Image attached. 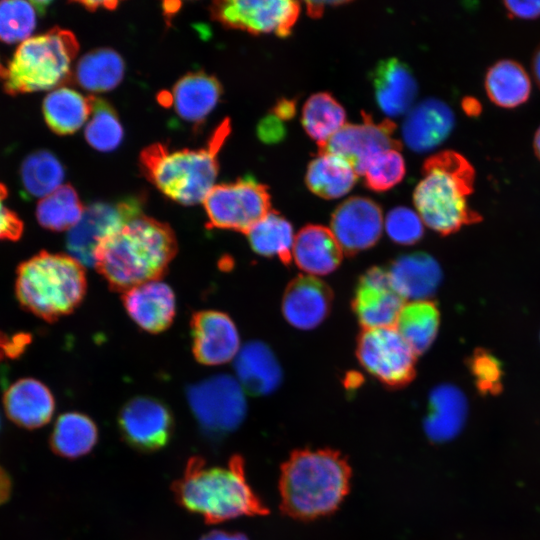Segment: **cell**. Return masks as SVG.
Returning <instances> with one entry per match:
<instances>
[{
  "label": "cell",
  "instance_id": "cell-35",
  "mask_svg": "<svg viewBox=\"0 0 540 540\" xmlns=\"http://www.w3.org/2000/svg\"><path fill=\"white\" fill-rule=\"evenodd\" d=\"M84 209L76 190L70 185H62L40 199L36 218L45 229L61 232L72 229L81 219Z\"/></svg>",
  "mask_w": 540,
  "mask_h": 540
},
{
  "label": "cell",
  "instance_id": "cell-19",
  "mask_svg": "<svg viewBox=\"0 0 540 540\" xmlns=\"http://www.w3.org/2000/svg\"><path fill=\"white\" fill-rule=\"evenodd\" d=\"M122 302L132 320L153 334L169 328L176 313L174 292L160 280L149 281L123 292Z\"/></svg>",
  "mask_w": 540,
  "mask_h": 540
},
{
  "label": "cell",
  "instance_id": "cell-33",
  "mask_svg": "<svg viewBox=\"0 0 540 540\" xmlns=\"http://www.w3.org/2000/svg\"><path fill=\"white\" fill-rule=\"evenodd\" d=\"M251 248L259 255L278 257L284 264L292 258L293 228L289 221L275 211H270L247 233Z\"/></svg>",
  "mask_w": 540,
  "mask_h": 540
},
{
  "label": "cell",
  "instance_id": "cell-2",
  "mask_svg": "<svg viewBox=\"0 0 540 540\" xmlns=\"http://www.w3.org/2000/svg\"><path fill=\"white\" fill-rule=\"evenodd\" d=\"M351 476L349 463L338 451L295 450L281 466V511L298 520L331 514L349 493Z\"/></svg>",
  "mask_w": 540,
  "mask_h": 540
},
{
  "label": "cell",
  "instance_id": "cell-6",
  "mask_svg": "<svg viewBox=\"0 0 540 540\" xmlns=\"http://www.w3.org/2000/svg\"><path fill=\"white\" fill-rule=\"evenodd\" d=\"M86 290L84 266L68 254L41 251L16 271L15 293L20 305L47 322L73 312Z\"/></svg>",
  "mask_w": 540,
  "mask_h": 540
},
{
  "label": "cell",
  "instance_id": "cell-18",
  "mask_svg": "<svg viewBox=\"0 0 540 540\" xmlns=\"http://www.w3.org/2000/svg\"><path fill=\"white\" fill-rule=\"evenodd\" d=\"M330 288L315 276H298L285 289L282 312L295 328L310 330L325 320L332 304Z\"/></svg>",
  "mask_w": 540,
  "mask_h": 540
},
{
  "label": "cell",
  "instance_id": "cell-47",
  "mask_svg": "<svg viewBox=\"0 0 540 540\" xmlns=\"http://www.w3.org/2000/svg\"><path fill=\"white\" fill-rule=\"evenodd\" d=\"M271 113L282 121L290 120L296 113V103L293 100L282 98L273 107Z\"/></svg>",
  "mask_w": 540,
  "mask_h": 540
},
{
  "label": "cell",
  "instance_id": "cell-4",
  "mask_svg": "<svg viewBox=\"0 0 540 540\" xmlns=\"http://www.w3.org/2000/svg\"><path fill=\"white\" fill-rule=\"evenodd\" d=\"M476 173L462 154L445 150L431 155L422 166L413 201L423 223L433 231L448 235L463 226L482 221L469 205Z\"/></svg>",
  "mask_w": 540,
  "mask_h": 540
},
{
  "label": "cell",
  "instance_id": "cell-13",
  "mask_svg": "<svg viewBox=\"0 0 540 540\" xmlns=\"http://www.w3.org/2000/svg\"><path fill=\"white\" fill-rule=\"evenodd\" d=\"M363 122L346 123L327 142L319 147V152H327L344 158L358 175H363L369 162L380 152L400 149L401 144L393 138L395 124L390 120L375 122L363 113Z\"/></svg>",
  "mask_w": 540,
  "mask_h": 540
},
{
  "label": "cell",
  "instance_id": "cell-54",
  "mask_svg": "<svg viewBox=\"0 0 540 540\" xmlns=\"http://www.w3.org/2000/svg\"><path fill=\"white\" fill-rule=\"evenodd\" d=\"M533 150L537 158L540 160V126L536 130L533 138Z\"/></svg>",
  "mask_w": 540,
  "mask_h": 540
},
{
  "label": "cell",
  "instance_id": "cell-14",
  "mask_svg": "<svg viewBox=\"0 0 540 540\" xmlns=\"http://www.w3.org/2000/svg\"><path fill=\"white\" fill-rule=\"evenodd\" d=\"M173 416L160 400L137 396L124 404L118 415V426L124 440L141 451L164 447L173 431Z\"/></svg>",
  "mask_w": 540,
  "mask_h": 540
},
{
  "label": "cell",
  "instance_id": "cell-17",
  "mask_svg": "<svg viewBox=\"0 0 540 540\" xmlns=\"http://www.w3.org/2000/svg\"><path fill=\"white\" fill-rule=\"evenodd\" d=\"M192 351L204 365H220L232 360L240 350L238 330L232 319L215 310L195 312L190 321Z\"/></svg>",
  "mask_w": 540,
  "mask_h": 540
},
{
  "label": "cell",
  "instance_id": "cell-3",
  "mask_svg": "<svg viewBox=\"0 0 540 540\" xmlns=\"http://www.w3.org/2000/svg\"><path fill=\"white\" fill-rule=\"evenodd\" d=\"M173 492L181 506L210 524L269 513L248 484L239 455L232 456L225 467L208 466L204 459L191 457Z\"/></svg>",
  "mask_w": 540,
  "mask_h": 540
},
{
  "label": "cell",
  "instance_id": "cell-28",
  "mask_svg": "<svg viewBox=\"0 0 540 540\" xmlns=\"http://www.w3.org/2000/svg\"><path fill=\"white\" fill-rule=\"evenodd\" d=\"M94 96L60 86L43 101V114L49 128L58 135H68L83 126L92 113Z\"/></svg>",
  "mask_w": 540,
  "mask_h": 540
},
{
  "label": "cell",
  "instance_id": "cell-32",
  "mask_svg": "<svg viewBox=\"0 0 540 540\" xmlns=\"http://www.w3.org/2000/svg\"><path fill=\"white\" fill-rule=\"evenodd\" d=\"M440 314L436 304L429 300L405 304L395 328L417 354L424 353L436 338Z\"/></svg>",
  "mask_w": 540,
  "mask_h": 540
},
{
  "label": "cell",
  "instance_id": "cell-44",
  "mask_svg": "<svg viewBox=\"0 0 540 540\" xmlns=\"http://www.w3.org/2000/svg\"><path fill=\"white\" fill-rule=\"evenodd\" d=\"M30 342L31 336L28 333L8 335L0 331V361L19 357Z\"/></svg>",
  "mask_w": 540,
  "mask_h": 540
},
{
  "label": "cell",
  "instance_id": "cell-12",
  "mask_svg": "<svg viewBox=\"0 0 540 540\" xmlns=\"http://www.w3.org/2000/svg\"><path fill=\"white\" fill-rule=\"evenodd\" d=\"M144 199L131 196L117 202H96L85 207L79 222L69 230L66 245L83 266L94 264L98 244L126 222L142 214Z\"/></svg>",
  "mask_w": 540,
  "mask_h": 540
},
{
  "label": "cell",
  "instance_id": "cell-30",
  "mask_svg": "<svg viewBox=\"0 0 540 540\" xmlns=\"http://www.w3.org/2000/svg\"><path fill=\"white\" fill-rule=\"evenodd\" d=\"M97 440L98 429L91 418L79 412H67L56 420L50 446L55 454L75 459L89 453Z\"/></svg>",
  "mask_w": 540,
  "mask_h": 540
},
{
  "label": "cell",
  "instance_id": "cell-34",
  "mask_svg": "<svg viewBox=\"0 0 540 540\" xmlns=\"http://www.w3.org/2000/svg\"><path fill=\"white\" fill-rule=\"evenodd\" d=\"M345 120L344 108L327 92L311 95L302 109L303 128L319 147L346 124Z\"/></svg>",
  "mask_w": 540,
  "mask_h": 540
},
{
  "label": "cell",
  "instance_id": "cell-37",
  "mask_svg": "<svg viewBox=\"0 0 540 540\" xmlns=\"http://www.w3.org/2000/svg\"><path fill=\"white\" fill-rule=\"evenodd\" d=\"M48 2L1 1L0 41L12 44L24 42L32 37L38 14Z\"/></svg>",
  "mask_w": 540,
  "mask_h": 540
},
{
  "label": "cell",
  "instance_id": "cell-36",
  "mask_svg": "<svg viewBox=\"0 0 540 540\" xmlns=\"http://www.w3.org/2000/svg\"><path fill=\"white\" fill-rule=\"evenodd\" d=\"M21 182L32 197L44 198L62 186L64 169L60 161L48 151L28 155L21 165Z\"/></svg>",
  "mask_w": 540,
  "mask_h": 540
},
{
  "label": "cell",
  "instance_id": "cell-8",
  "mask_svg": "<svg viewBox=\"0 0 540 540\" xmlns=\"http://www.w3.org/2000/svg\"><path fill=\"white\" fill-rule=\"evenodd\" d=\"M209 228L247 233L271 211L266 185L252 176L214 185L203 200Z\"/></svg>",
  "mask_w": 540,
  "mask_h": 540
},
{
  "label": "cell",
  "instance_id": "cell-21",
  "mask_svg": "<svg viewBox=\"0 0 540 540\" xmlns=\"http://www.w3.org/2000/svg\"><path fill=\"white\" fill-rule=\"evenodd\" d=\"M7 417L19 427L36 429L47 424L55 411V400L49 388L34 378H21L3 395Z\"/></svg>",
  "mask_w": 540,
  "mask_h": 540
},
{
  "label": "cell",
  "instance_id": "cell-27",
  "mask_svg": "<svg viewBox=\"0 0 540 540\" xmlns=\"http://www.w3.org/2000/svg\"><path fill=\"white\" fill-rule=\"evenodd\" d=\"M484 86L490 101L505 109L524 104L531 94L529 74L512 59H501L491 65L485 74Z\"/></svg>",
  "mask_w": 540,
  "mask_h": 540
},
{
  "label": "cell",
  "instance_id": "cell-53",
  "mask_svg": "<svg viewBox=\"0 0 540 540\" xmlns=\"http://www.w3.org/2000/svg\"><path fill=\"white\" fill-rule=\"evenodd\" d=\"M328 4V2H306L307 6V12L312 17H319L324 12L325 5Z\"/></svg>",
  "mask_w": 540,
  "mask_h": 540
},
{
  "label": "cell",
  "instance_id": "cell-26",
  "mask_svg": "<svg viewBox=\"0 0 540 540\" xmlns=\"http://www.w3.org/2000/svg\"><path fill=\"white\" fill-rule=\"evenodd\" d=\"M241 386L253 395H265L280 384L282 373L273 352L265 344L253 341L242 347L235 360Z\"/></svg>",
  "mask_w": 540,
  "mask_h": 540
},
{
  "label": "cell",
  "instance_id": "cell-49",
  "mask_svg": "<svg viewBox=\"0 0 540 540\" xmlns=\"http://www.w3.org/2000/svg\"><path fill=\"white\" fill-rule=\"evenodd\" d=\"M200 540H248L247 537L241 533H231L219 530L211 531Z\"/></svg>",
  "mask_w": 540,
  "mask_h": 540
},
{
  "label": "cell",
  "instance_id": "cell-50",
  "mask_svg": "<svg viewBox=\"0 0 540 540\" xmlns=\"http://www.w3.org/2000/svg\"><path fill=\"white\" fill-rule=\"evenodd\" d=\"M462 108L464 112L471 117L478 116L482 111L481 103L473 97H465L462 100Z\"/></svg>",
  "mask_w": 540,
  "mask_h": 540
},
{
  "label": "cell",
  "instance_id": "cell-51",
  "mask_svg": "<svg viewBox=\"0 0 540 540\" xmlns=\"http://www.w3.org/2000/svg\"><path fill=\"white\" fill-rule=\"evenodd\" d=\"M531 69L533 78L538 87L540 88V43L534 50L531 61Z\"/></svg>",
  "mask_w": 540,
  "mask_h": 540
},
{
  "label": "cell",
  "instance_id": "cell-38",
  "mask_svg": "<svg viewBox=\"0 0 540 540\" xmlns=\"http://www.w3.org/2000/svg\"><path fill=\"white\" fill-rule=\"evenodd\" d=\"M432 412L427 430L435 439L452 437L460 429L464 418V401L452 388H438L431 396Z\"/></svg>",
  "mask_w": 540,
  "mask_h": 540
},
{
  "label": "cell",
  "instance_id": "cell-10",
  "mask_svg": "<svg viewBox=\"0 0 540 540\" xmlns=\"http://www.w3.org/2000/svg\"><path fill=\"white\" fill-rule=\"evenodd\" d=\"M189 406L200 426L220 435L236 429L246 413L241 384L231 376L217 375L188 388Z\"/></svg>",
  "mask_w": 540,
  "mask_h": 540
},
{
  "label": "cell",
  "instance_id": "cell-39",
  "mask_svg": "<svg viewBox=\"0 0 540 540\" xmlns=\"http://www.w3.org/2000/svg\"><path fill=\"white\" fill-rule=\"evenodd\" d=\"M123 135L115 109L106 100L94 97L91 119L85 128L87 142L98 151L109 152L121 144Z\"/></svg>",
  "mask_w": 540,
  "mask_h": 540
},
{
  "label": "cell",
  "instance_id": "cell-55",
  "mask_svg": "<svg viewBox=\"0 0 540 540\" xmlns=\"http://www.w3.org/2000/svg\"><path fill=\"white\" fill-rule=\"evenodd\" d=\"M2 72H3V68L0 65V76L2 75Z\"/></svg>",
  "mask_w": 540,
  "mask_h": 540
},
{
  "label": "cell",
  "instance_id": "cell-40",
  "mask_svg": "<svg viewBox=\"0 0 540 540\" xmlns=\"http://www.w3.org/2000/svg\"><path fill=\"white\" fill-rule=\"evenodd\" d=\"M405 161L398 149H388L377 154L364 171L368 188L386 191L398 184L405 175Z\"/></svg>",
  "mask_w": 540,
  "mask_h": 540
},
{
  "label": "cell",
  "instance_id": "cell-7",
  "mask_svg": "<svg viewBox=\"0 0 540 540\" xmlns=\"http://www.w3.org/2000/svg\"><path fill=\"white\" fill-rule=\"evenodd\" d=\"M79 50L75 35L53 28L32 36L15 51L1 77L11 95L55 89L71 77V66Z\"/></svg>",
  "mask_w": 540,
  "mask_h": 540
},
{
  "label": "cell",
  "instance_id": "cell-15",
  "mask_svg": "<svg viewBox=\"0 0 540 540\" xmlns=\"http://www.w3.org/2000/svg\"><path fill=\"white\" fill-rule=\"evenodd\" d=\"M384 226L380 206L366 197L342 202L331 217V232L343 252L353 255L379 240Z\"/></svg>",
  "mask_w": 540,
  "mask_h": 540
},
{
  "label": "cell",
  "instance_id": "cell-46",
  "mask_svg": "<svg viewBox=\"0 0 540 540\" xmlns=\"http://www.w3.org/2000/svg\"><path fill=\"white\" fill-rule=\"evenodd\" d=\"M508 16L523 20H532L540 17V0L532 1H504Z\"/></svg>",
  "mask_w": 540,
  "mask_h": 540
},
{
  "label": "cell",
  "instance_id": "cell-41",
  "mask_svg": "<svg viewBox=\"0 0 540 540\" xmlns=\"http://www.w3.org/2000/svg\"><path fill=\"white\" fill-rule=\"evenodd\" d=\"M384 227L391 240L402 245L418 242L424 233V223L416 211L396 207L389 211Z\"/></svg>",
  "mask_w": 540,
  "mask_h": 540
},
{
  "label": "cell",
  "instance_id": "cell-23",
  "mask_svg": "<svg viewBox=\"0 0 540 540\" xmlns=\"http://www.w3.org/2000/svg\"><path fill=\"white\" fill-rule=\"evenodd\" d=\"M221 95L222 86L215 76L195 71L177 81L169 98L182 120L198 126L215 108Z\"/></svg>",
  "mask_w": 540,
  "mask_h": 540
},
{
  "label": "cell",
  "instance_id": "cell-29",
  "mask_svg": "<svg viewBox=\"0 0 540 540\" xmlns=\"http://www.w3.org/2000/svg\"><path fill=\"white\" fill-rule=\"evenodd\" d=\"M358 174L344 158L319 152L307 168L305 181L311 192L325 199H336L347 194Z\"/></svg>",
  "mask_w": 540,
  "mask_h": 540
},
{
  "label": "cell",
  "instance_id": "cell-5",
  "mask_svg": "<svg viewBox=\"0 0 540 540\" xmlns=\"http://www.w3.org/2000/svg\"><path fill=\"white\" fill-rule=\"evenodd\" d=\"M230 131V120L225 119L200 149L170 150L165 144H151L140 153L141 171L171 200L182 205L203 202L214 186L217 155Z\"/></svg>",
  "mask_w": 540,
  "mask_h": 540
},
{
  "label": "cell",
  "instance_id": "cell-22",
  "mask_svg": "<svg viewBox=\"0 0 540 540\" xmlns=\"http://www.w3.org/2000/svg\"><path fill=\"white\" fill-rule=\"evenodd\" d=\"M376 102L384 114L397 117L409 112L418 92L410 68L397 58L380 61L371 73Z\"/></svg>",
  "mask_w": 540,
  "mask_h": 540
},
{
  "label": "cell",
  "instance_id": "cell-9",
  "mask_svg": "<svg viewBox=\"0 0 540 540\" xmlns=\"http://www.w3.org/2000/svg\"><path fill=\"white\" fill-rule=\"evenodd\" d=\"M356 355L361 366L387 387H403L415 376L416 353L395 327L363 329Z\"/></svg>",
  "mask_w": 540,
  "mask_h": 540
},
{
  "label": "cell",
  "instance_id": "cell-31",
  "mask_svg": "<svg viewBox=\"0 0 540 540\" xmlns=\"http://www.w3.org/2000/svg\"><path fill=\"white\" fill-rule=\"evenodd\" d=\"M125 65L121 56L110 48H99L85 54L74 72L75 81L90 92H106L122 81Z\"/></svg>",
  "mask_w": 540,
  "mask_h": 540
},
{
  "label": "cell",
  "instance_id": "cell-52",
  "mask_svg": "<svg viewBox=\"0 0 540 540\" xmlns=\"http://www.w3.org/2000/svg\"><path fill=\"white\" fill-rule=\"evenodd\" d=\"M78 4L82 5L84 8H86L88 10L94 11L95 9H97V8H99L101 6H104V8H107V9L116 8L118 2H114V1H109V2H106V1H81V2H78Z\"/></svg>",
  "mask_w": 540,
  "mask_h": 540
},
{
  "label": "cell",
  "instance_id": "cell-11",
  "mask_svg": "<svg viewBox=\"0 0 540 540\" xmlns=\"http://www.w3.org/2000/svg\"><path fill=\"white\" fill-rule=\"evenodd\" d=\"M209 10L211 18L226 28L286 37L298 19L300 3L291 0H225L212 2Z\"/></svg>",
  "mask_w": 540,
  "mask_h": 540
},
{
  "label": "cell",
  "instance_id": "cell-20",
  "mask_svg": "<svg viewBox=\"0 0 540 540\" xmlns=\"http://www.w3.org/2000/svg\"><path fill=\"white\" fill-rule=\"evenodd\" d=\"M455 123L452 109L442 100L428 98L407 113L402 125L404 143L414 152H427L440 145Z\"/></svg>",
  "mask_w": 540,
  "mask_h": 540
},
{
  "label": "cell",
  "instance_id": "cell-48",
  "mask_svg": "<svg viewBox=\"0 0 540 540\" xmlns=\"http://www.w3.org/2000/svg\"><path fill=\"white\" fill-rule=\"evenodd\" d=\"M12 491V481L6 470L0 466V505L7 502Z\"/></svg>",
  "mask_w": 540,
  "mask_h": 540
},
{
  "label": "cell",
  "instance_id": "cell-45",
  "mask_svg": "<svg viewBox=\"0 0 540 540\" xmlns=\"http://www.w3.org/2000/svg\"><path fill=\"white\" fill-rule=\"evenodd\" d=\"M257 132L262 141L277 143L284 138L286 129L283 121L271 113L260 121Z\"/></svg>",
  "mask_w": 540,
  "mask_h": 540
},
{
  "label": "cell",
  "instance_id": "cell-42",
  "mask_svg": "<svg viewBox=\"0 0 540 540\" xmlns=\"http://www.w3.org/2000/svg\"><path fill=\"white\" fill-rule=\"evenodd\" d=\"M468 366L482 393L496 394L501 391L503 372L500 361L492 353L485 349L475 350Z\"/></svg>",
  "mask_w": 540,
  "mask_h": 540
},
{
  "label": "cell",
  "instance_id": "cell-1",
  "mask_svg": "<svg viewBox=\"0 0 540 540\" xmlns=\"http://www.w3.org/2000/svg\"><path fill=\"white\" fill-rule=\"evenodd\" d=\"M172 228L143 214L106 236L94 252V267L117 292L159 280L177 253Z\"/></svg>",
  "mask_w": 540,
  "mask_h": 540
},
{
  "label": "cell",
  "instance_id": "cell-25",
  "mask_svg": "<svg viewBox=\"0 0 540 540\" xmlns=\"http://www.w3.org/2000/svg\"><path fill=\"white\" fill-rule=\"evenodd\" d=\"M391 284L405 300H427L441 279L437 262L424 253H411L395 259L387 270Z\"/></svg>",
  "mask_w": 540,
  "mask_h": 540
},
{
  "label": "cell",
  "instance_id": "cell-24",
  "mask_svg": "<svg viewBox=\"0 0 540 540\" xmlns=\"http://www.w3.org/2000/svg\"><path fill=\"white\" fill-rule=\"evenodd\" d=\"M342 249L330 229L307 225L295 236L292 258L310 276L327 275L339 266Z\"/></svg>",
  "mask_w": 540,
  "mask_h": 540
},
{
  "label": "cell",
  "instance_id": "cell-16",
  "mask_svg": "<svg viewBox=\"0 0 540 540\" xmlns=\"http://www.w3.org/2000/svg\"><path fill=\"white\" fill-rule=\"evenodd\" d=\"M404 305L387 270L380 267H372L361 276L352 302L363 329L395 327Z\"/></svg>",
  "mask_w": 540,
  "mask_h": 540
},
{
  "label": "cell",
  "instance_id": "cell-43",
  "mask_svg": "<svg viewBox=\"0 0 540 540\" xmlns=\"http://www.w3.org/2000/svg\"><path fill=\"white\" fill-rule=\"evenodd\" d=\"M7 196L5 185L0 183V240L17 241L22 236L24 225L19 216L7 206Z\"/></svg>",
  "mask_w": 540,
  "mask_h": 540
}]
</instances>
